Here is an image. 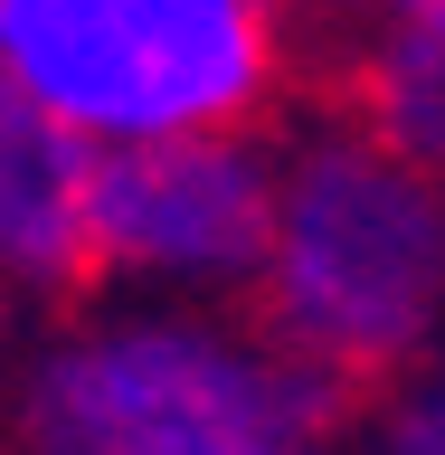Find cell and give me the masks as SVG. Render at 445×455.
Masks as SVG:
<instances>
[{"mask_svg": "<svg viewBox=\"0 0 445 455\" xmlns=\"http://www.w3.org/2000/svg\"><path fill=\"white\" fill-rule=\"evenodd\" d=\"M256 323L332 389H389L426 370L445 341V180L361 114L304 124L284 142Z\"/></svg>", "mask_w": 445, "mask_h": 455, "instance_id": "6da1fadb", "label": "cell"}, {"mask_svg": "<svg viewBox=\"0 0 445 455\" xmlns=\"http://www.w3.org/2000/svg\"><path fill=\"white\" fill-rule=\"evenodd\" d=\"M351 389L294 361L266 323L123 313L48 341L20 379V455H304L332 446Z\"/></svg>", "mask_w": 445, "mask_h": 455, "instance_id": "7a4b0ae2", "label": "cell"}, {"mask_svg": "<svg viewBox=\"0 0 445 455\" xmlns=\"http://www.w3.org/2000/svg\"><path fill=\"white\" fill-rule=\"evenodd\" d=\"M0 67L95 152L247 133L275 105L284 38L266 0H0Z\"/></svg>", "mask_w": 445, "mask_h": 455, "instance_id": "3957f363", "label": "cell"}, {"mask_svg": "<svg viewBox=\"0 0 445 455\" xmlns=\"http://www.w3.org/2000/svg\"><path fill=\"white\" fill-rule=\"evenodd\" d=\"M284 162L256 133L123 142L95 162V266L171 294H237L266 275Z\"/></svg>", "mask_w": 445, "mask_h": 455, "instance_id": "277c9868", "label": "cell"}, {"mask_svg": "<svg viewBox=\"0 0 445 455\" xmlns=\"http://www.w3.org/2000/svg\"><path fill=\"white\" fill-rule=\"evenodd\" d=\"M95 142L48 114L0 67V284L10 294H76L95 284Z\"/></svg>", "mask_w": 445, "mask_h": 455, "instance_id": "5b68a950", "label": "cell"}, {"mask_svg": "<svg viewBox=\"0 0 445 455\" xmlns=\"http://www.w3.org/2000/svg\"><path fill=\"white\" fill-rule=\"evenodd\" d=\"M351 114L445 180V20H379L351 67Z\"/></svg>", "mask_w": 445, "mask_h": 455, "instance_id": "8992f818", "label": "cell"}, {"mask_svg": "<svg viewBox=\"0 0 445 455\" xmlns=\"http://www.w3.org/2000/svg\"><path fill=\"white\" fill-rule=\"evenodd\" d=\"M370 455H445V361L389 379L379 418H370Z\"/></svg>", "mask_w": 445, "mask_h": 455, "instance_id": "52a82bcc", "label": "cell"}, {"mask_svg": "<svg viewBox=\"0 0 445 455\" xmlns=\"http://www.w3.org/2000/svg\"><path fill=\"white\" fill-rule=\"evenodd\" d=\"M379 20H445V0H370Z\"/></svg>", "mask_w": 445, "mask_h": 455, "instance_id": "ba28073f", "label": "cell"}, {"mask_svg": "<svg viewBox=\"0 0 445 455\" xmlns=\"http://www.w3.org/2000/svg\"><path fill=\"white\" fill-rule=\"evenodd\" d=\"M266 10H313V0H266Z\"/></svg>", "mask_w": 445, "mask_h": 455, "instance_id": "9c48e42d", "label": "cell"}, {"mask_svg": "<svg viewBox=\"0 0 445 455\" xmlns=\"http://www.w3.org/2000/svg\"><path fill=\"white\" fill-rule=\"evenodd\" d=\"M304 455H332V446H304Z\"/></svg>", "mask_w": 445, "mask_h": 455, "instance_id": "30bf717a", "label": "cell"}]
</instances>
